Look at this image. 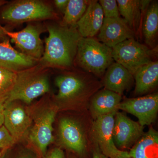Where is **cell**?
Segmentation results:
<instances>
[{
  "mask_svg": "<svg viewBox=\"0 0 158 158\" xmlns=\"http://www.w3.org/2000/svg\"><path fill=\"white\" fill-rule=\"evenodd\" d=\"M48 36L45 40L43 55L38 65L43 68H70L73 65L77 48L81 37L77 27L60 24L47 27Z\"/></svg>",
  "mask_w": 158,
  "mask_h": 158,
  "instance_id": "obj_1",
  "label": "cell"
},
{
  "mask_svg": "<svg viewBox=\"0 0 158 158\" xmlns=\"http://www.w3.org/2000/svg\"><path fill=\"white\" fill-rule=\"evenodd\" d=\"M44 68L38 64L33 68L19 72L11 89L3 94L5 106L16 101L30 104L50 90L49 83Z\"/></svg>",
  "mask_w": 158,
  "mask_h": 158,
  "instance_id": "obj_2",
  "label": "cell"
},
{
  "mask_svg": "<svg viewBox=\"0 0 158 158\" xmlns=\"http://www.w3.org/2000/svg\"><path fill=\"white\" fill-rule=\"evenodd\" d=\"M55 83L58 87L56 98L59 101H79L86 104L102 85L91 74L68 73L57 77Z\"/></svg>",
  "mask_w": 158,
  "mask_h": 158,
  "instance_id": "obj_3",
  "label": "cell"
},
{
  "mask_svg": "<svg viewBox=\"0 0 158 158\" xmlns=\"http://www.w3.org/2000/svg\"><path fill=\"white\" fill-rule=\"evenodd\" d=\"M75 61L87 73L100 77L114 61L112 48L94 37H81Z\"/></svg>",
  "mask_w": 158,
  "mask_h": 158,
  "instance_id": "obj_4",
  "label": "cell"
},
{
  "mask_svg": "<svg viewBox=\"0 0 158 158\" xmlns=\"http://www.w3.org/2000/svg\"><path fill=\"white\" fill-rule=\"evenodd\" d=\"M112 56L115 62L123 65L134 76L141 67L156 61L158 46L150 48L135 38H131L113 48Z\"/></svg>",
  "mask_w": 158,
  "mask_h": 158,
  "instance_id": "obj_5",
  "label": "cell"
},
{
  "mask_svg": "<svg viewBox=\"0 0 158 158\" xmlns=\"http://www.w3.org/2000/svg\"><path fill=\"white\" fill-rule=\"evenodd\" d=\"M1 18L10 24H19L57 17L53 9L46 3L39 0H19L5 6Z\"/></svg>",
  "mask_w": 158,
  "mask_h": 158,
  "instance_id": "obj_6",
  "label": "cell"
},
{
  "mask_svg": "<svg viewBox=\"0 0 158 158\" xmlns=\"http://www.w3.org/2000/svg\"><path fill=\"white\" fill-rule=\"evenodd\" d=\"M116 113L99 116L94 119L90 131L93 144L97 146L109 158H117L125 152L118 149L113 141V126Z\"/></svg>",
  "mask_w": 158,
  "mask_h": 158,
  "instance_id": "obj_7",
  "label": "cell"
},
{
  "mask_svg": "<svg viewBox=\"0 0 158 158\" xmlns=\"http://www.w3.org/2000/svg\"><path fill=\"white\" fill-rule=\"evenodd\" d=\"M59 137L60 144L71 151L82 156L88 148V140L85 128L73 118L65 117L59 121Z\"/></svg>",
  "mask_w": 158,
  "mask_h": 158,
  "instance_id": "obj_8",
  "label": "cell"
},
{
  "mask_svg": "<svg viewBox=\"0 0 158 158\" xmlns=\"http://www.w3.org/2000/svg\"><path fill=\"white\" fill-rule=\"evenodd\" d=\"M119 110L136 116L138 123L142 127L150 125L156 121L157 116L158 94L126 99L120 103Z\"/></svg>",
  "mask_w": 158,
  "mask_h": 158,
  "instance_id": "obj_9",
  "label": "cell"
},
{
  "mask_svg": "<svg viewBox=\"0 0 158 158\" xmlns=\"http://www.w3.org/2000/svg\"><path fill=\"white\" fill-rule=\"evenodd\" d=\"M56 112L52 108H46L40 111L35 117L34 126L29 135L31 142L44 157L46 154L49 145L54 141L53 124Z\"/></svg>",
  "mask_w": 158,
  "mask_h": 158,
  "instance_id": "obj_10",
  "label": "cell"
},
{
  "mask_svg": "<svg viewBox=\"0 0 158 158\" xmlns=\"http://www.w3.org/2000/svg\"><path fill=\"white\" fill-rule=\"evenodd\" d=\"M5 32L19 52L38 61L41 59L44 48L40 37L41 30L37 26L30 24L18 32H10L6 29Z\"/></svg>",
  "mask_w": 158,
  "mask_h": 158,
  "instance_id": "obj_11",
  "label": "cell"
},
{
  "mask_svg": "<svg viewBox=\"0 0 158 158\" xmlns=\"http://www.w3.org/2000/svg\"><path fill=\"white\" fill-rule=\"evenodd\" d=\"M144 134V127L138 122L131 119L124 113L117 112L115 114L113 138L118 149L131 148Z\"/></svg>",
  "mask_w": 158,
  "mask_h": 158,
  "instance_id": "obj_12",
  "label": "cell"
},
{
  "mask_svg": "<svg viewBox=\"0 0 158 158\" xmlns=\"http://www.w3.org/2000/svg\"><path fill=\"white\" fill-rule=\"evenodd\" d=\"M135 32L123 18H104L98 39L110 48L127 40L135 38Z\"/></svg>",
  "mask_w": 158,
  "mask_h": 158,
  "instance_id": "obj_13",
  "label": "cell"
},
{
  "mask_svg": "<svg viewBox=\"0 0 158 158\" xmlns=\"http://www.w3.org/2000/svg\"><path fill=\"white\" fill-rule=\"evenodd\" d=\"M31 123V117L22 106L14 102L6 105L3 125L15 141L22 138Z\"/></svg>",
  "mask_w": 158,
  "mask_h": 158,
  "instance_id": "obj_14",
  "label": "cell"
},
{
  "mask_svg": "<svg viewBox=\"0 0 158 158\" xmlns=\"http://www.w3.org/2000/svg\"><path fill=\"white\" fill-rule=\"evenodd\" d=\"M38 62L13 48L9 39L0 43V67L17 73L33 68Z\"/></svg>",
  "mask_w": 158,
  "mask_h": 158,
  "instance_id": "obj_15",
  "label": "cell"
},
{
  "mask_svg": "<svg viewBox=\"0 0 158 158\" xmlns=\"http://www.w3.org/2000/svg\"><path fill=\"white\" fill-rule=\"evenodd\" d=\"M134 76L123 65L113 62L103 76L102 85L105 89L122 95L132 86Z\"/></svg>",
  "mask_w": 158,
  "mask_h": 158,
  "instance_id": "obj_16",
  "label": "cell"
},
{
  "mask_svg": "<svg viewBox=\"0 0 158 158\" xmlns=\"http://www.w3.org/2000/svg\"><path fill=\"white\" fill-rule=\"evenodd\" d=\"M104 18L98 1L90 0L85 14L77 24L81 37H94L101 28Z\"/></svg>",
  "mask_w": 158,
  "mask_h": 158,
  "instance_id": "obj_17",
  "label": "cell"
},
{
  "mask_svg": "<svg viewBox=\"0 0 158 158\" xmlns=\"http://www.w3.org/2000/svg\"><path fill=\"white\" fill-rule=\"evenodd\" d=\"M122 95L104 88L99 90L91 98L89 110L94 119L99 116L118 112Z\"/></svg>",
  "mask_w": 158,
  "mask_h": 158,
  "instance_id": "obj_18",
  "label": "cell"
},
{
  "mask_svg": "<svg viewBox=\"0 0 158 158\" xmlns=\"http://www.w3.org/2000/svg\"><path fill=\"white\" fill-rule=\"evenodd\" d=\"M119 14L135 32L139 34L145 10L151 1L117 0Z\"/></svg>",
  "mask_w": 158,
  "mask_h": 158,
  "instance_id": "obj_19",
  "label": "cell"
},
{
  "mask_svg": "<svg viewBox=\"0 0 158 158\" xmlns=\"http://www.w3.org/2000/svg\"><path fill=\"white\" fill-rule=\"evenodd\" d=\"M133 76L135 82V95H144L152 91L158 84V61H153L142 66Z\"/></svg>",
  "mask_w": 158,
  "mask_h": 158,
  "instance_id": "obj_20",
  "label": "cell"
},
{
  "mask_svg": "<svg viewBox=\"0 0 158 158\" xmlns=\"http://www.w3.org/2000/svg\"><path fill=\"white\" fill-rule=\"evenodd\" d=\"M141 31L145 45L150 48L157 47L158 35V3L151 1L144 11Z\"/></svg>",
  "mask_w": 158,
  "mask_h": 158,
  "instance_id": "obj_21",
  "label": "cell"
},
{
  "mask_svg": "<svg viewBox=\"0 0 158 158\" xmlns=\"http://www.w3.org/2000/svg\"><path fill=\"white\" fill-rule=\"evenodd\" d=\"M158 132L151 128L128 152L131 158H158Z\"/></svg>",
  "mask_w": 158,
  "mask_h": 158,
  "instance_id": "obj_22",
  "label": "cell"
},
{
  "mask_svg": "<svg viewBox=\"0 0 158 158\" xmlns=\"http://www.w3.org/2000/svg\"><path fill=\"white\" fill-rule=\"evenodd\" d=\"M89 2L88 0H69L61 24L77 27V23L85 14Z\"/></svg>",
  "mask_w": 158,
  "mask_h": 158,
  "instance_id": "obj_23",
  "label": "cell"
},
{
  "mask_svg": "<svg viewBox=\"0 0 158 158\" xmlns=\"http://www.w3.org/2000/svg\"><path fill=\"white\" fill-rule=\"evenodd\" d=\"M17 72L0 67V95L7 93L14 85Z\"/></svg>",
  "mask_w": 158,
  "mask_h": 158,
  "instance_id": "obj_24",
  "label": "cell"
},
{
  "mask_svg": "<svg viewBox=\"0 0 158 158\" xmlns=\"http://www.w3.org/2000/svg\"><path fill=\"white\" fill-rule=\"evenodd\" d=\"M98 2L101 6L105 18L120 17L118 4L116 0H100Z\"/></svg>",
  "mask_w": 158,
  "mask_h": 158,
  "instance_id": "obj_25",
  "label": "cell"
},
{
  "mask_svg": "<svg viewBox=\"0 0 158 158\" xmlns=\"http://www.w3.org/2000/svg\"><path fill=\"white\" fill-rule=\"evenodd\" d=\"M15 139L3 125L0 127V149H6L15 143Z\"/></svg>",
  "mask_w": 158,
  "mask_h": 158,
  "instance_id": "obj_26",
  "label": "cell"
},
{
  "mask_svg": "<svg viewBox=\"0 0 158 158\" xmlns=\"http://www.w3.org/2000/svg\"><path fill=\"white\" fill-rule=\"evenodd\" d=\"M44 157L45 158H65L64 152L59 148H54Z\"/></svg>",
  "mask_w": 158,
  "mask_h": 158,
  "instance_id": "obj_27",
  "label": "cell"
},
{
  "mask_svg": "<svg viewBox=\"0 0 158 158\" xmlns=\"http://www.w3.org/2000/svg\"><path fill=\"white\" fill-rule=\"evenodd\" d=\"M5 99L3 95H0V127L4 124Z\"/></svg>",
  "mask_w": 158,
  "mask_h": 158,
  "instance_id": "obj_28",
  "label": "cell"
},
{
  "mask_svg": "<svg viewBox=\"0 0 158 158\" xmlns=\"http://www.w3.org/2000/svg\"><path fill=\"white\" fill-rule=\"evenodd\" d=\"M69 0H56L54 1L56 7L60 11L64 12L68 5Z\"/></svg>",
  "mask_w": 158,
  "mask_h": 158,
  "instance_id": "obj_29",
  "label": "cell"
},
{
  "mask_svg": "<svg viewBox=\"0 0 158 158\" xmlns=\"http://www.w3.org/2000/svg\"><path fill=\"white\" fill-rule=\"evenodd\" d=\"M92 158H109L101 151L96 145L93 144L92 149Z\"/></svg>",
  "mask_w": 158,
  "mask_h": 158,
  "instance_id": "obj_30",
  "label": "cell"
},
{
  "mask_svg": "<svg viewBox=\"0 0 158 158\" xmlns=\"http://www.w3.org/2000/svg\"><path fill=\"white\" fill-rule=\"evenodd\" d=\"M15 158H35L33 155L28 152H23L20 154Z\"/></svg>",
  "mask_w": 158,
  "mask_h": 158,
  "instance_id": "obj_31",
  "label": "cell"
},
{
  "mask_svg": "<svg viewBox=\"0 0 158 158\" xmlns=\"http://www.w3.org/2000/svg\"><path fill=\"white\" fill-rule=\"evenodd\" d=\"M6 29L3 27H0V39H6L5 37L6 36L5 31Z\"/></svg>",
  "mask_w": 158,
  "mask_h": 158,
  "instance_id": "obj_32",
  "label": "cell"
},
{
  "mask_svg": "<svg viewBox=\"0 0 158 158\" xmlns=\"http://www.w3.org/2000/svg\"><path fill=\"white\" fill-rule=\"evenodd\" d=\"M117 158H131L128 155V152L125 151L123 154L119 156Z\"/></svg>",
  "mask_w": 158,
  "mask_h": 158,
  "instance_id": "obj_33",
  "label": "cell"
},
{
  "mask_svg": "<svg viewBox=\"0 0 158 158\" xmlns=\"http://www.w3.org/2000/svg\"><path fill=\"white\" fill-rule=\"evenodd\" d=\"M7 2L5 1H1L0 0V6H2V5H5L6 3H7ZM0 27H2L1 25H0Z\"/></svg>",
  "mask_w": 158,
  "mask_h": 158,
  "instance_id": "obj_34",
  "label": "cell"
},
{
  "mask_svg": "<svg viewBox=\"0 0 158 158\" xmlns=\"http://www.w3.org/2000/svg\"><path fill=\"white\" fill-rule=\"evenodd\" d=\"M0 158H2V156H1V153H0Z\"/></svg>",
  "mask_w": 158,
  "mask_h": 158,
  "instance_id": "obj_35",
  "label": "cell"
},
{
  "mask_svg": "<svg viewBox=\"0 0 158 158\" xmlns=\"http://www.w3.org/2000/svg\"><path fill=\"white\" fill-rule=\"evenodd\" d=\"M76 158V157H72V158Z\"/></svg>",
  "mask_w": 158,
  "mask_h": 158,
  "instance_id": "obj_36",
  "label": "cell"
}]
</instances>
